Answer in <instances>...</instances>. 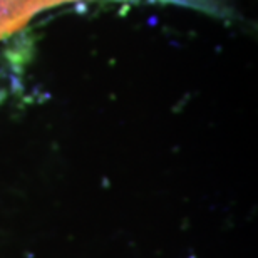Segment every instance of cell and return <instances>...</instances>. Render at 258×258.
Returning a JSON list of instances; mask_svg holds the SVG:
<instances>
[{"label":"cell","instance_id":"7a4b0ae2","mask_svg":"<svg viewBox=\"0 0 258 258\" xmlns=\"http://www.w3.org/2000/svg\"><path fill=\"white\" fill-rule=\"evenodd\" d=\"M149 2H161V4H173L189 7L211 15H225L228 12V5L231 0H149Z\"/></svg>","mask_w":258,"mask_h":258},{"label":"cell","instance_id":"6da1fadb","mask_svg":"<svg viewBox=\"0 0 258 258\" xmlns=\"http://www.w3.org/2000/svg\"><path fill=\"white\" fill-rule=\"evenodd\" d=\"M71 2L79 0H0V39L25 27L42 10Z\"/></svg>","mask_w":258,"mask_h":258}]
</instances>
